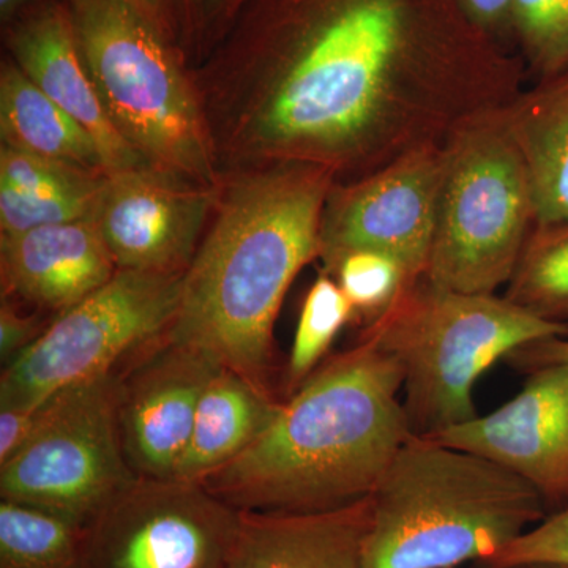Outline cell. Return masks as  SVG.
<instances>
[{"label": "cell", "mask_w": 568, "mask_h": 568, "mask_svg": "<svg viewBox=\"0 0 568 568\" xmlns=\"http://www.w3.org/2000/svg\"><path fill=\"white\" fill-rule=\"evenodd\" d=\"M189 71L222 178L302 163L336 182L440 144L526 80L457 0H250Z\"/></svg>", "instance_id": "6da1fadb"}, {"label": "cell", "mask_w": 568, "mask_h": 568, "mask_svg": "<svg viewBox=\"0 0 568 568\" xmlns=\"http://www.w3.org/2000/svg\"><path fill=\"white\" fill-rule=\"evenodd\" d=\"M335 182L328 168L302 163L223 178L166 335L272 390L275 321L295 276L320 257Z\"/></svg>", "instance_id": "7a4b0ae2"}, {"label": "cell", "mask_w": 568, "mask_h": 568, "mask_svg": "<svg viewBox=\"0 0 568 568\" xmlns=\"http://www.w3.org/2000/svg\"><path fill=\"white\" fill-rule=\"evenodd\" d=\"M403 373L372 339L334 355L263 435L201 485L237 511L334 510L372 495L413 432Z\"/></svg>", "instance_id": "3957f363"}, {"label": "cell", "mask_w": 568, "mask_h": 568, "mask_svg": "<svg viewBox=\"0 0 568 568\" xmlns=\"http://www.w3.org/2000/svg\"><path fill=\"white\" fill-rule=\"evenodd\" d=\"M365 568L487 562L545 518L536 487L491 459L410 435L369 495Z\"/></svg>", "instance_id": "277c9868"}, {"label": "cell", "mask_w": 568, "mask_h": 568, "mask_svg": "<svg viewBox=\"0 0 568 568\" xmlns=\"http://www.w3.org/2000/svg\"><path fill=\"white\" fill-rule=\"evenodd\" d=\"M567 335L568 324L507 297L458 293L425 274L410 280L362 334L402 368L403 405L417 436L476 418L474 387L499 358Z\"/></svg>", "instance_id": "5b68a950"}, {"label": "cell", "mask_w": 568, "mask_h": 568, "mask_svg": "<svg viewBox=\"0 0 568 568\" xmlns=\"http://www.w3.org/2000/svg\"><path fill=\"white\" fill-rule=\"evenodd\" d=\"M119 132L149 166L219 189L211 134L178 43L126 0H62Z\"/></svg>", "instance_id": "8992f818"}, {"label": "cell", "mask_w": 568, "mask_h": 568, "mask_svg": "<svg viewBox=\"0 0 568 568\" xmlns=\"http://www.w3.org/2000/svg\"><path fill=\"white\" fill-rule=\"evenodd\" d=\"M534 226L532 186L504 106L455 126L443 142L425 275L458 293L495 294L514 276Z\"/></svg>", "instance_id": "52a82bcc"}, {"label": "cell", "mask_w": 568, "mask_h": 568, "mask_svg": "<svg viewBox=\"0 0 568 568\" xmlns=\"http://www.w3.org/2000/svg\"><path fill=\"white\" fill-rule=\"evenodd\" d=\"M136 476L118 428V368L40 406L28 443L0 465V499L89 526Z\"/></svg>", "instance_id": "ba28073f"}, {"label": "cell", "mask_w": 568, "mask_h": 568, "mask_svg": "<svg viewBox=\"0 0 568 568\" xmlns=\"http://www.w3.org/2000/svg\"><path fill=\"white\" fill-rule=\"evenodd\" d=\"M183 274L123 271L58 315L3 366L0 405L40 407L65 388L108 375L170 328Z\"/></svg>", "instance_id": "9c48e42d"}, {"label": "cell", "mask_w": 568, "mask_h": 568, "mask_svg": "<svg viewBox=\"0 0 568 568\" xmlns=\"http://www.w3.org/2000/svg\"><path fill=\"white\" fill-rule=\"evenodd\" d=\"M237 526L197 481L136 478L88 526L89 568H227Z\"/></svg>", "instance_id": "30bf717a"}, {"label": "cell", "mask_w": 568, "mask_h": 568, "mask_svg": "<svg viewBox=\"0 0 568 568\" xmlns=\"http://www.w3.org/2000/svg\"><path fill=\"white\" fill-rule=\"evenodd\" d=\"M443 142L422 145L375 173L335 182L321 220L324 267L353 250L395 257L410 280L424 275L435 237Z\"/></svg>", "instance_id": "8fae6325"}, {"label": "cell", "mask_w": 568, "mask_h": 568, "mask_svg": "<svg viewBox=\"0 0 568 568\" xmlns=\"http://www.w3.org/2000/svg\"><path fill=\"white\" fill-rule=\"evenodd\" d=\"M223 368L164 332L118 366V428L138 478H174L205 387Z\"/></svg>", "instance_id": "7c38bea8"}, {"label": "cell", "mask_w": 568, "mask_h": 568, "mask_svg": "<svg viewBox=\"0 0 568 568\" xmlns=\"http://www.w3.org/2000/svg\"><path fill=\"white\" fill-rule=\"evenodd\" d=\"M220 189L152 166L106 174L95 222L118 268L185 274Z\"/></svg>", "instance_id": "4fadbf2b"}, {"label": "cell", "mask_w": 568, "mask_h": 568, "mask_svg": "<svg viewBox=\"0 0 568 568\" xmlns=\"http://www.w3.org/2000/svg\"><path fill=\"white\" fill-rule=\"evenodd\" d=\"M428 437L506 467L547 504L568 499V362L537 366L495 413Z\"/></svg>", "instance_id": "5bb4252c"}, {"label": "cell", "mask_w": 568, "mask_h": 568, "mask_svg": "<svg viewBox=\"0 0 568 568\" xmlns=\"http://www.w3.org/2000/svg\"><path fill=\"white\" fill-rule=\"evenodd\" d=\"M9 58L91 134L106 174L149 166L114 125L97 92L62 0H39L3 24Z\"/></svg>", "instance_id": "9a60e30c"}, {"label": "cell", "mask_w": 568, "mask_h": 568, "mask_svg": "<svg viewBox=\"0 0 568 568\" xmlns=\"http://www.w3.org/2000/svg\"><path fill=\"white\" fill-rule=\"evenodd\" d=\"M118 272L95 219L0 235L2 298L58 315L99 291Z\"/></svg>", "instance_id": "2e32d148"}, {"label": "cell", "mask_w": 568, "mask_h": 568, "mask_svg": "<svg viewBox=\"0 0 568 568\" xmlns=\"http://www.w3.org/2000/svg\"><path fill=\"white\" fill-rule=\"evenodd\" d=\"M369 496L324 511H239L227 568H365Z\"/></svg>", "instance_id": "e0dca14e"}, {"label": "cell", "mask_w": 568, "mask_h": 568, "mask_svg": "<svg viewBox=\"0 0 568 568\" xmlns=\"http://www.w3.org/2000/svg\"><path fill=\"white\" fill-rule=\"evenodd\" d=\"M504 111L528 170L536 226L568 222V70L523 88Z\"/></svg>", "instance_id": "ac0fdd59"}, {"label": "cell", "mask_w": 568, "mask_h": 568, "mask_svg": "<svg viewBox=\"0 0 568 568\" xmlns=\"http://www.w3.org/2000/svg\"><path fill=\"white\" fill-rule=\"evenodd\" d=\"M282 405L272 390L223 366L201 396L174 478L200 484L233 462L263 435Z\"/></svg>", "instance_id": "d6986e66"}, {"label": "cell", "mask_w": 568, "mask_h": 568, "mask_svg": "<svg viewBox=\"0 0 568 568\" xmlns=\"http://www.w3.org/2000/svg\"><path fill=\"white\" fill-rule=\"evenodd\" d=\"M0 132L2 144L106 174L102 155L91 134L52 102L10 58L0 70Z\"/></svg>", "instance_id": "ffe728a7"}, {"label": "cell", "mask_w": 568, "mask_h": 568, "mask_svg": "<svg viewBox=\"0 0 568 568\" xmlns=\"http://www.w3.org/2000/svg\"><path fill=\"white\" fill-rule=\"evenodd\" d=\"M0 568H89L88 526L0 499Z\"/></svg>", "instance_id": "44dd1931"}, {"label": "cell", "mask_w": 568, "mask_h": 568, "mask_svg": "<svg viewBox=\"0 0 568 568\" xmlns=\"http://www.w3.org/2000/svg\"><path fill=\"white\" fill-rule=\"evenodd\" d=\"M506 297L545 320L568 324V222L534 226Z\"/></svg>", "instance_id": "7402d4cb"}, {"label": "cell", "mask_w": 568, "mask_h": 568, "mask_svg": "<svg viewBox=\"0 0 568 568\" xmlns=\"http://www.w3.org/2000/svg\"><path fill=\"white\" fill-rule=\"evenodd\" d=\"M354 317L353 305L334 276L323 271L302 305L293 347L287 361V390L293 395L316 372L332 343Z\"/></svg>", "instance_id": "603a6c76"}, {"label": "cell", "mask_w": 568, "mask_h": 568, "mask_svg": "<svg viewBox=\"0 0 568 568\" xmlns=\"http://www.w3.org/2000/svg\"><path fill=\"white\" fill-rule=\"evenodd\" d=\"M511 44L536 81L567 71L568 0H515Z\"/></svg>", "instance_id": "cb8c5ba5"}, {"label": "cell", "mask_w": 568, "mask_h": 568, "mask_svg": "<svg viewBox=\"0 0 568 568\" xmlns=\"http://www.w3.org/2000/svg\"><path fill=\"white\" fill-rule=\"evenodd\" d=\"M324 272L334 276L342 287L354 317L373 323L394 304L403 287L410 282L406 268L395 257L375 250H353L325 265Z\"/></svg>", "instance_id": "d4e9b609"}, {"label": "cell", "mask_w": 568, "mask_h": 568, "mask_svg": "<svg viewBox=\"0 0 568 568\" xmlns=\"http://www.w3.org/2000/svg\"><path fill=\"white\" fill-rule=\"evenodd\" d=\"M104 178L11 145L0 149V185L31 196H100Z\"/></svg>", "instance_id": "484cf974"}, {"label": "cell", "mask_w": 568, "mask_h": 568, "mask_svg": "<svg viewBox=\"0 0 568 568\" xmlns=\"http://www.w3.org/2000/svg\"><path fill=\"white\" fill-rule=\"evenodd\" d=\"M99 200L100 196H31L0 185V235L95 219Z\"/></svg>", "instance_id": "4316f807"}, {"label": "cell", "mask_w": 568, "mask_h": 568, "mask_svg": "<svg viewBox=\"0 0 568 568\" xmlns=\"http://www.w3.org/2000/svg\"><path fill=\"white\" fill-rule=\"evenodd\" d=\"M179 47L192 65L219 43L231 22L250 0H175Z\"/></svg>", "instance_id": "83f0119b"}, {"label": "cell", "mask_w": 568, "mask_h": 568, "mask_svg": "<svg viewBox=\"0 0 568 568\" xmlns=\"http://www.w3.org/2000/svg\"><path fill=\"white\" fill-rule=\"evenodd\" d=\"M528 564L568 566V507L541 519L481 567L514 568Z\"/></svg>", "instance_id": "f1b7e54d"}, {"label": "cell", "mask_w": 568, "mask_h": 568, "mask_svg": "<svg viewBox=\"0 0 568 568\" xmlns=\"http://www.w3.org/2000/svg\"><path fill=\"white\" fill-rule=\"evenodd\" d=\"M48 325L39 316L24 315L10 298H2L0 306V358L2 365H10L36 342Z\"/></svg>", "instance_id": "f546056e"}, {"label": "cell", "mask_w": 568, "mask_h": 568, "mask_svg": "<svg viewBox=\"0 0 568 568\" xmlns=\"http://www.w3.org/2000/svg\"><path fill=\"white\" fill-rule=\"evenodd\" d=\"M457 2L474 24L510 50L511 13H514L515 0H457Z\"/></svg>", "instance_id": "4dcf8cb0"}, {"label": "cell", "mask_w": 568, "mask_h": 568, "mask_svg": "<svg viewBox=\"0 0 568 568\" xmlns=\"http://www.w3.org/2000/svg\"><path fill=\"white\" fill-rule=\"evenodd\" d=\"M40 407L0 405V465L13 457L31 437Z\"/></svg>", "instance_id": "1f68e13d"}, {"label": "cell", "mask_w": 568, "mask_h": 568, "mask_svg": "<svg viewBox=\"0 0 568 568\" xmlns=\"http://www.w3.org/2000/svg\"><path fill=\"white\" fill-rule=\"evenodd\" d=\"M126 2L144 14L168 39L179 44V13L175 0H126Z\"/></svg>", "instance_id": "d6a6232c"}, {"label": "cell", "mask_w": 568, "mask_h": 568, "mask_svg": "<svg viewBox=\"0 0 568 568\" xmlns=\"http://www.w3.org/2000/svg\"><path fill=\"white\" fill-rule=\"evenodd\" d=\"M518 353H526L536 366L558 364V362H568V338L547 339V342L536 343V345L525 347Z\"/></svg>", "instance_id": "836d02e7"}, {"label": "cell", "mask_w": 568, "mask_h": 568, "mask_svg": "<svg viewBox=\"0 0 568 568\" xmlns=\"http://www.w3.org/2000/svg\"><path fill=\"white\" fill-rule=\"evenodd\" d=\"M39 2V0H0V20L2 26L13 20L18 13L22 10L31 7L32 3Z\"/></svg>", "instance_id": "e575fe53"}, {"label": "cell", "mask_w": 568, "mask_h": 568, "mask_svg": "<svg viewBox=\"0 0 568 568\" xmlns=\"http://www.w3.org/2000/svg\"><path fill=\"white\" fill-rule=\"evenodd\" d=\"M514 568H568L564 564H528V566H518Z\"/></svg>", "instance_id": "d590c367"}]
</instances>
